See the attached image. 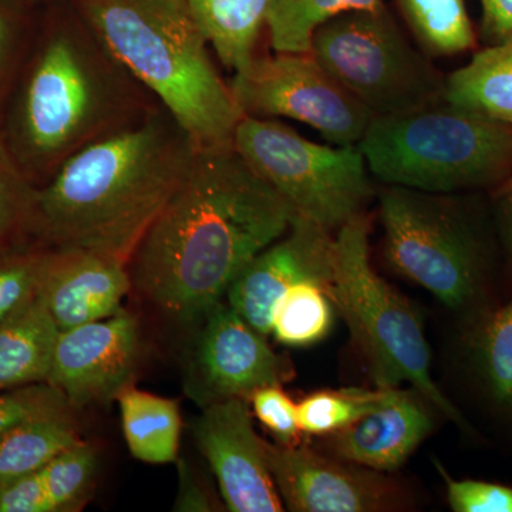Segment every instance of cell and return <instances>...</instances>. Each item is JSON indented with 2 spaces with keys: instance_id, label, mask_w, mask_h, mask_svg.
Returning a JSON list of instances; mask_svg holds the SVG:
<instances>
[{
  "instance_id": "cell-13",
  "label": "cell",
  "mask_w": 512,
  "mask_h": 512,
  "mask_svg": "<svg viewBox=\"0 0 512 512\" xmlns=\"http://www.w3.org/2000/svg\"><path fill=\"white\" fill-rule=\"evenodd\" d=\"M141 356L140 323L121 309L57 336L46 382L73 409L107 403L133 382Z\"/></svg>"
},
{
  "instance_id": "cell-15",
  "label": "cell",
  "mask_w": 512,
  "mask_h": 512,
  "mask_svg": "<svg viewBox=\"0 0 512 512\" xmlns=\"http://www.w3.org/2000/svg\"><path fill=\"white\" fill-rule=\"evenodd\" d=\"M333 238L328 229L292 215L288 231L239 272L224 301L268 338L276 302L296 282H322L329 293Z\"/></svg>"
},
{
  "instance_id": "cell-19",
  "label": "cell",
  "mask_w": 512,
  "mask_h": 512,
  "mask_svg": "<svg viewBox=\"0 0 512 512\" xmlns=\"http://www.w3.org/2000/svg\"><path fill=\"white\" fill-rule=\"evenodd\" d=\"M272 0H190L195 18L218 60L232 73L256 56Z\"/></svg>"
},
{
  "instance_id": "cell-2",
  "label": "cell",
  "mask_w": 512,
  "mask_h": 512,
  "mask_svg": "<svg viewBox=\"0 0 512 512\" xmlns=\"http://www.w3.org/2000/svg\"><path fill=\"white\" fill-rule=\"evenodd\" d=\"M158 104L73 0L30 43L0 130L40 187L74 154L133 126Z\"/></svg>"
},
{
  "instance_id": "cell-36",
  "label": "cell",
  "mask_w": 512,
  "mask_h": 512,
  "mask_svg": "<svg viewBox=\"0 0 512 512\" xmlns=\"http://www.w3.org/2000/svg\"><path fill=\"white\" fill-rule=\"evenodd\" d=\"M178 485L177 500L174 511L183 512H211L220 511L208 485L204 483L200 474L194 470L185 460H178Z\"/></svg>"
},
{
  "instance_id": "cell-12",
  "label": "cell",
  "mask_w": 512,
  "mask_h": 512,
  "mask_svg": "<svg viewBox=\"0 0 512 512\" xmlns=\"http://www.w3.org/2000/svg\"><path fill=\"white\" fill-rule=\"evenodd\" d=\"M266 463L286 510L392 512L412 510L409 487L372 470L308 447L265 441Z\"/></svg>"
},
{
  "instance_id": "cell-26",
  "label": "cell",
  "mask_w": 512,
  "mask_h": 512,
  "mask_svg": "<svg viewBox=\"0 0 512 512\" xmlns=\"http://www.w3.org/2000/svg\"><path fill=\"white\" fill-rule=\"evenodd\" d=\"M397 5L427 56L461 55L476 46L464 0H397Z\"/></svg>"
},
{
  "instance_id": "cell-11",
  "label": "cell",
  "mask_w": 512,
  "mask_h": 512,
  "mask_svg": "<svg viewBox=\"0 0 512 512\" xmlns=\"http://www.w3.org/2000/svg\"><path fill=\"white\" fill-rule=\"evenodd\" d=\"M184 370V389L198 406L242 397L293 376L289 360L272 350L227 302L221 301L194 326Z\"/></svg>"
},
{
  "instance_id": "cell-23",
  "label": "cell",
  "mask_w": 512,
  "mask_h": 512,
  "mask_svg": "<svg viewBox=\"0 0 512 512\" xmlns=\"http://www.w3.org/2000/svg\"><path fill=\"white\" fill-rule=\"evenodd\" d=\"M82 441L67 416L26 421L0 434V483L42 470L57 454Z\"/></svg>"
},
{
  "instance_id": "cell-32",
  "label": "cell",
  "mask_w": 512,
  "mask_h": 512,
  "mask_svg": "<svg viewBox=\"0 0 512 512\" xmlns=\"http://www.w3.org/2000/svg\"><path fill=\"white\" fill-rule=\"evenodd\" d=\"M30 43L18 10L8 0H0V123Z\"/></svg>"
},
{
  "instance_id": "cell-33",
  "label": "cell",
  "mask_w": 512,
  "mask_h": 512,
  "mask_svg": "<svg viewBox=\"0 0 512 512\" xmlns=\"http://www.w3.org/2000/svg\"><path fill=\"white\" fill-rule=\"evenodd\" d=\"M255 416L271 431L276 444L298 446L302 429L299 424L298 404L292 402L281 386H266L248 397Z\"/></svg>"
},
{
  "instance_id": "cell-35",
  "label": "cell",
  "mask_w": 512,
  "mask_h": 512,
  "mask_svg": "<svg viewBox=\"0 0 512 512\" xmlns=\"http://www.w3.org/2000/svg\"><path fill=\"white\" fill-rule=\"evenodd\" d=\"M0 512H55L40 471L0 483Z\"/></svg>"
},
{
  "instance_id": "cell-24",
  "label": "cell",
  "mask_w": 512,
  "mask_h": 512,
  "mask_svg": "<svg viewBox=\"0 0 512 512\" xmlns=\"http://www.w3.org/2000/svg\"><path fill=\"white\" fill-rule=\"evenodd\" d=\"M384 0H272L266 18L275 53L308 55L316 30L352 10L383 8Z\"/></svg>"
},
{
  "instance_id": "cell-7",
  "label": "cell",
  "mask_w": 512,
  "mask_h": 512,
  "mask_svg": "<svg viewBox=\"0 0 512 512\" xmlns=\"http://www.w3.org/2000/svg\"><path fill=\"white\" fill-rule=\"evenodd\" d=\"M370 229L365 212L333 238L330 301L366 357L377 387L409 382L447 419L470 430L431 376L430 346L419 313L370 264Z\"/></svg>"
},
{
  "instance_id": "cell-14",
  "label": "cell",
  "mask_w": 512,
  "mask_h": 512,
  "mask_svg": "<svg viewBox=\"0 0 512 512\" xmlns=\"http://www.w3.org/2000/svg\"><path fill=\"white\" fill-rule=\"evenodd\" d=\"M195 443L217 478L231 512H281V495L266 463L265 440L256 434L248 400L212 403L192 424Z\"/></svg>"
},
{
  "instance_id": "cell-8",
  "label": "cell",
  "mask_w": 512,
  "mask_h": 512,
  "mask_svg": "<svg viewBox=\"0 0 512 512\" xmlns=\"http://www.w3.org/2000/svg\"><path fill=\"white\" fill-rule=\"evenodd\" d=\"M235 150L291 208L293 215L339 231L375 195L359 146L318 144L278 120L242 117Z\"/></svg>"
},
{
  "instance_id": "cell-28",
  "label": "cell",
  "mask_w": 512,
  "mask_h": 512,
  "mask_svg": "<svg viewBox=\"0 0 512 512\" xmlns=\"http://www.w3.org/2000/svg\"><path fill=\"white\" fill-rule=\"evenodd\" d=\"M392 387L376 390H319L298 404L299 424L303 433L328 436L345 429L360 417L382 406Z\"/></svg>"
},
{
  "instance_id": "cell-18",
  "label": "cell",
  "mask_w": 512,
  "mask_h": 512,
  "mask_svg": "<svg viewBox=\"0 0 512 512\" xmlns=\"http://www.w3.org/2000/svg\"><path fill=\"white\" fill-rule=\"evenodd\" d=\"M60 330L39 298L0 326V392L46 382Z\"/></svg>"
},
{
  "instance_id": "cell-37",
  "label": "cell",
  "mask_w": 512,
  "mask_h": 512,
  "mask_svg": "<svg viewBox=\"0 0 512 512\" xmlns=\"http://www.w3.org/2000/svg\"><path fill=\"white\" fill-rule=\"evenodd\" d=\"M481 37L487 46L512 45V0H480Z\"/></svg>"
},
{
  "instance_id": "cell-20",
  "label": "cell",
  "mask_w": 512,
  "mask_h": 512,
  "mask_svg": "<svg viewBox=\"0 0 512 512\" xmlns=\"http://www.w3.org/2000/svg\"><path fill=\"white\" fill-rule=\"evenodd\" d=\"M116 400L131 456L148 464L178 460L183 423L175 400L138 390L133 384L127 386Z\"/></svg>"
},
{
  "instance_id": "cell-5",
  "label": "cell",
  "mask_w": 512,
  "mask_h": 512,
  "mask_svg": "<svg viewBox=\"0 0 512 512\" xmlns=\"http://www.w3.org/2000/svg\"><path fill=\"white\" fill-rule=\"evenodd\" d=\"M383 254L473 328L495 308L494 251L484 222L457 194L386 185L379 194Z\"/></svg>"
},
{
  "instance_id": "cell-29",
  "label": "cell",
  "mask_w": 512,
  "mask_h": 512,
  "mask_svg": "<svg viewBox=\"0 0 512 512\" xmlns=\"http://www.w3.org/2000/svg\"><path fill=\"white\" fill-rule=\"evenodd\" d=\"M39 471L55 512L82 510L96 480V450L92 444L79 441L57 454Z\"/></svg>"
},
{
  "instance_id": "cell-34",
  "label": "cell",
  "mask_w": 512,
  "mask_h": 512,
  "mask_svg": "<svg viewBox=\"0 0 512 512\" xmlns=\"http://www.w3.org/2000/svg\"><path fill=\"white\" fill-rule=\"evenodd\" d=\"M447 501L456 512H512V487L480 480H453L443 467Z\"/></svg>"
},
{
  "instance_id": "cell-25",
  "label": "cell",
  "mask_w": 512,
  "mask_h": 512,
  "mask_svg": "<svg viewBox=\"0 0 512 512\" xmlns=\"http://www.w3.org/2000/svg\"><path fill=\"white\" fill-rule=\"evenodd\" d=\"M335 311L328 286L312 279L296 282L276 302L271 333L289 348H309L329 335Z\"/></svg>"
},
{
  "instance_id": "cell-4",
  "label": "cell",
  "mask_w": 512,
  "mask_h": 512,
  "mask_svg": "<svg viewBox=\"0 0 512 512\" xmlns=\"http://www.w3.org/2000/svg\"><path fill=\"white\" fill-rule=\"evenodd\" d=\"M124 66L200 148L227 146L242 113L190 0H74Z\"/></svg>"
},
{
  "instance_id": "cell-21",
  "label": "cell",
  "mask_w": 512,
  "mask_h": 512,
  "mask_svg": "<svg viewBox=\"0 0 512 512\" xmlns=\"http://www.w3.org/2000/svg\"><path fill=\"white\" fill-rule=\"evenodd\" d=\"M443 99L512 127V45L487 46L448 74Z\"/></svg>"
},
{
  "instance_id": "cell-30",
  "label": "cell",
  "mask_w": 512,
  "mask_h": 512,
  "mask_svg": "<svg viewBox=\"0 0 512 512\" xmlns=\"http://www.w3.org/2000/svg\"><path fill=\"white\" fill-rule=\"evenodd\" d=\"M49 254L36 241L0 252V326L35 301Z\"/></svg>"
},
{
  "instance_id": "cell-6",
  "label": "cell",
  "mask_w": 512,
  "mask_h": 512,
  "mask_svg": "<svg viewBox=\"0 0 512 512\" xmlns=\"http://www.w3.org/2000/svg\"><path fill=\"white\" fill-rule=\"evenodd\" d=\"M359 148L370 174L393 187L460 194L512 175V127L444 99L375 117Z\"/></svg>"
},
{
  "instance_id": "cell-16",
  "label": "cell",
  "mask_w": 512,
  "mask_h": 512,
  "mask_svg": "<svg viewBox=\"0 0 512 512\" xmlns=\"http://www.w3.org/2000/svg\"><path fill=\"white\" fill-rule=\"evenodd\" d=\"M133 288L127 264L82 248H50L37 298L60 332L110 318Z\"/></svg>"
},
{
  "instance_id": "cell-39",
  "label": "cell",
  "mask_w": 512,
  "mask_h": 512,
  "mask_svg": "<svg viewBox=\"0 0 512 512\" xmlns=\"http://www.w3.org/2000/svg\"><path fill=\"white\" fill-rule=\"evenodd\" d=\"M35 2H62V0H35Z\"/></svg>"
},
{
  "instance_id": "cell-10",
  "label": "cell",
  "mask_w": 512,
  "mask_h": 512,
  "mask_svg": "<svg viewBox=\"0 0 512 512\" xmlns=\"http://www.w3.org/2000/svg\"><path fill=\"white\" fill-rule=\"evenodd\" d=\"M229 87L242 116L301 121L335 146H359L375 119L311 53L255 56Z\"/></svg>"
},
{
  "instance_id": "cell-17",
  "label": "cell",
  "mask_w": 512,
  "mask_h": 512,
  "mask_svg": "<svg viewBox=\"0 0 512 512\" xmlns=\"http://www.w3.org/2000/svg\"><path fill=\"white\" fill-rule=\"evenodd\" d=\"M431 406L416 389L392 387L382 406L345 429L325 436V453L372 470L393 473L433 431Z\"/></svg>"
},
{
  "instance_id": "cell-31",
  "label": "cell",
  "mask_w": 512,
  "mask_h": 512,
  "mask_svg": "<svg viewBox=\"0 0 512 512\" xmlns=\"http://www.w3.org/2000/svg\"><path fill=\"white\" fill-rule=\"evenodd\" d=\"M73 412L66 397L47 382L5 390L0 392V434L26 421Z\"/></svg>"
},
{
  "instance_id": "cell-38",
  "label": "cell",
  "mask_w": 512,
  "mask_h": 512,
  "mask_svg": "<svg viewBox=\"0 0 512 512\" xmlns=\"http://www.w3.org/2000/svg\"><path fill=\"white\" fill-rule=\"evenodd\" d=\"M495 221L505 259L512 269V175L495 188Z\"/></svg>"
},
{
  "instance_id": "cell-3",
  "label": "cell",
  "mask_w": 512,
  "mask_h": 512,
  "mask_svg": "<svg viewBox=\"0 0 512 512\" xmlns=\"http://www.w3.org/2000/svg\"><path fill=\"white\" fill-rule=\"evenodd\" d=\"M201 148L163 104L66 161L37 187L35 241L128 265Z\"/></svg>"
},
{
  "instance_id": "cell-9",
  "label": "cell",
  "mask_w": 512,
  "mask_h": 512,
  "mask_svg": "<svg viewBox=\"0 0 512 512\" xmlns=\"http://www.w3.org/2000/svg\"><path fill=\"white\" fill-rule=\"evenodd\" d=\"M311 55L375 117L443 100L446 76L409 42L386 6L329 20L316 30Z\"/></svg>"
},
{
  "instance_id": "cell-1",
  "label": "cell",
  "mask_w": 512,
  "mask_h": 512,
  "mask_svg": "<svg viewBox=\"0 0 512 512\" xmlns=\"http://www.w3.org/2000/svg\"><path fill=\"white\" fill-rule=\"evenodd\" d=\"M292 215L234 144L201 148L128 261L133 288L164 318L192 329L288 231Z\"/></svg>"
},
{
  "instance_id": "cell-22",
  "label": "cell",
  "mask_w": 512,
  "mask_h": 512,
  "mask_svg": "<svg viewBox=\"0 0 512 512\" xmlns=\"http://www.w3.org/2000/svg\"><path fill=\"white\" fill-rule=\"evenodd\" d=\"M470 357L490 402L512 417V299L467 329Z\"/></svg>"
},
{
  "instance_id": "cell-27",
  "label": "cell",
  "mask_w": 512,
  "mask_h": 512,
  "mask_svg": "<svg viewBox=\"0 0 512 512\" xmlns=\"http://www.w3.org/2000/svg\"><path fill=\"white\" fill-rule=\"evenodd\" d=\"M37 187L10 153L0 130V252L35 238Z\"/></svg>"
}]
</instances>
